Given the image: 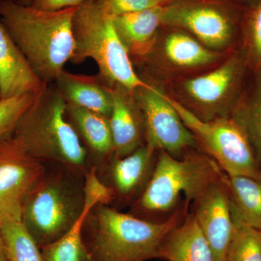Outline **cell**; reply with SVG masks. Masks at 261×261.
Masks as SVG:
<instances>
[{
  "mask_svg": "<svg viewBox=\"0 0 261 261\" xmlns=\"http://www.w3.org/2000/svg\"><path fill=\"white\" fill-rule=\"evenodd\" d=\"M157 156V151L146 144L125 157L113 156L111 173L115 194L126 200L142 194L153 173Z\"/></svg>",
  "mask_w": 261,
  "mask_h": 261,
  "instance_id": "obj_18",
  "label": "cell"
},
{
  "mask_svg": "<svg viewBox=\"0 0 261 261\" xmlns=\"http://www.w3.org/2000/svg\"><path fill=\"white\" fill-rule=\"evenodd\" d=\"M112 18L140 10L165 6L167 0H94Z\"/></svg>",
  "mask_w": 261,
  "mask_h": 261,
  "instance_id": "obj_28",
  "label": "cell"
},
{
  "mask_svg": "<svg viewBox=\"0 0 261 261\" xmlns=\"http://www.w3.org/2000/svg\"><path fill=\"white\" fill-rule=\"evenodd\" d=\"M166 28L168 30L163 44L159 48L152 47L148 53H158L170 66L177 69H195L216 63L221 58L219 51L206 47L189 33L181 29Z\"/></svg>",
  "mask_w": 261,
  "mask_h": 261,
  "instance_id": "obj_19",
  "label": "cell"
},
{
  "mask_svg": "<svg viewBox=\"0 0 261 261\" xmlns=\"http://www.w3.org/2000/svg\"><path fill=\"white\" fill-rule=\"evenodd\" d=\"M65 166L48 173L23 206V222L39 247L64 236L83 211L84 179Z\"/></svg>",
  "mask_w": 261,
  "mask_h": 261,
  "instance_id": "obj_6",
  "label": "cell"
},
{
  "mask_svg": "<svg viewBox=\"0 0 261 261\" xmlns=\"http://www.w3.org/2000/svg\"><path fill=\"white\" fill-rule=\"evenodd\" d=\"M10 261H43L40 247L29 232L23 221L0 223Z\"/></svg>",
  "mask_w": 261,
  "mask_h": 261,
  "instance_id": "obj_24",
  "label": "cell"
},
{
  "mask_svg": "<svg viewBox=\"0 0 261 261\" xmlns=\"http://www.w3.org/2000/svg\"><path fill=\"white\" fill-rule=\"evenodd\" d=\"M192 214L210 245L215 261H226L234 221L223 171L192 202Z\"/></svg>",
  "mask_w": 261,
  "mask_h": 261,
  "instance_id": "obj_12",
  "label": "cell"
},
{
  "mask_svg": "<svg viewBox=\"0 0 261 261\" xmlns=\"http://www.w3.org/2000/svg\"><path fill=\"white\" fill-rule=\"evenodd\" d=\"M167 1L168 2V3H170L171 2L173 1V0H167Z\"/></svg>",
  "mask_w": 261,
  "mask_h": 261,
  "instance_id": "obj_33",
  "label": "cell"
},
{
  "mask_svg": "<svg viewBox=\"0 0 261 261\" xmlns=\"http://www.w3.org/2000/svg\"><path fill=\"white\" fill-rule=\"evenodd\" d=\"M53 84L68 104L110 118L113 107L112 89L97 74H75L63 70Z\"/></svg>",
  "mask_w": 261,
  "mask_h": 261,
  "instance_id": "obj_16",
  "label": "cell"
},
{
  "mask_svg": "<svg viewBox=\"0 0 261 261\" xmlns=\"http://www.w3.org/2000/svg\"><path fill=\"white\" fill-rule=\"evenodd\" d=\"M231 201L233 221L261 231V182L246 176H231L223 172Z\"/></svg>",
  "mask_w": 261,
  "mask_h": 261,
  "instance_id": "obj_22",
  "label": "cell"
},
{
  "mask_svg": "<svg viewBox=\"0 0 261 261\" xmlns=\"http://www.w3.org/2000/svg\"><path fill=\"white\" fill-rule=\"evenodd\" d=\"M169 99L202 152L214 160L225 174L246 176L261 182V167L251 144L232 118L202 121L179 101Z\"/></svg>",
  "mask_w": 261,
  "mask_h": 261,
  "instance_id": "obj_8",
  "label": "cell"
},
{
  "mask_svg": "<svg viewBox=\"0 0 261 261\" xmlns=\"http://www.w3.org/2000/svg\"><path fill=\"white\" fill-rule=\"evenodd\" d=\"M163 8L153 7L113 18L117 34L130 57L145 56L153 47L162 27Z\"/></svg>",
  "mask_w": 261,
  "mask_h": 261,
  "instance_id": "obj_17",
  "label": "cell"
},
{
  "mask_svg": "<svg viewBox=\"0 0 261 261\" xmlns=\"http://www.w3.org/2000/svg\"><path fill=\"white\" fill-rule=\"evenodd\" d=\"M160 258L167 261H215L205 235L192 214L168 233L161 247Z\"/></svg>",
  "mask_w": 261,
  "mask_h": 261,
  "instance_id": "obj_20",
  "label": "cell"
},
{
  "mask_svg": "<svg viewBox=\"0 0 261 261\" xmlns=\"http://www.w3.org/2000/svg\"><path fill=\"white\" fill-rule=\"evenodd\" d=\"M253 77L231 115L250 141L261 167V68L252 70Z\"/></svg>",
  "mask_w": 261,
  "mask_h": 261,
  "instance_id": "obj_23",
  "label": "cell"
},
{
  "mask_svg": "<svg viewBox=\"0 0 261 261\" xmlns=\"http://www.w3.org/2000/svg\"><path fill=\"white\" fill-rule=\"evenodd\" d=\"M190 202L185 200L168 219L152 221L118 212L99 204L89 216L93 233L88 251L93 261H147L160 258L168 233L186 218Z\"/></svg>",
  "mask_w": 261,
  "mask_h": 261,
  "instance_id": "obj_3",
  "label": "cell"
},
{
  "mask_svg": "<svg viewBox=\"0 0 261 261\" xmlns=\"http://www.w3.org/2000/svg\"><path fill=\"white\" fill-rule=\"evenodd\" d=\"M240 47L246 56L250 69L261 68V3L245 12Z\"/></svg>",
  "mask_w": 261,
  "mask_h": 261,
  "instance_id": "obj_26",
  "label": "cell"
},
{
  "mask_svg": "<svg viewBox=\"0 0 261 261\" xmlns=\"http://www.w3.org/2000/svg\"><path fill=\"white\" fill-rule=\"evenodd\" d=\"M237 1L243 5L247 9L254 8L261 3V0H237Z\"/></svg>",
  "mask_w": 261,
  "mask_h": 261,
  "instance_id": "obj_31",
  "label": "cell"
},
{
  "mask_svg": "<svg viewBox=\"0 0 261 261\" xmlns=\"http://www.w3.org/2000/svg\"><path fill=\"white\" fill-rule=\"evenodd\" d=\"M67 116L90 150L99 159L113 157L114 142L109 118L67 103Z\"/></svg>",
  "mask_w": 261,
  "mask_h": 261,
  "instance_id": "obj_21",
  "label": "cell"
},
{
  "mask_svg": "<svg viewBox=\"0 0 261 261\" xmlns=\"http://www.w3.org/2000/svg\"><path fill=\"white\" fill-rule=\"evenodd\" d=\"M76 9L44 11L14 0H0L2 21L46 85L54 83L73 56Z\"/></svg>",
  "mask_w": 261,
  "mask_h": 261,
  "instance_id": "obj_1",
  "label": "cell"
},
{
  "mask_svg": "<svg viewBox=\"0 0 261 261\" xmlns=\"http://www.w3.org/2000/svg\"><path fill=\"white\" fill-rule=\"evenodd\" d=\"M14 1H17V2H18V0H14Z\"/></svg>",
  "mask_w": 261,
  "mask_h": 261,
  "instance_id": "obj_34",
  "label": "cell"
},
{
  "mask_svg": "<svg viewBox=\"0 0 261 261\" xmlns=\"http://www.w3.org/2000/svg\"><path fill=\"white\" fill-rule=\"evenodd\" d=\"M46 86L36 74L0 18V99L38 94Z\"/></svg>",
  "mask_w": 261,
  "mask_h": 261,
  "instance_id": "obj_15",
  "label": "cell"
},
{
  "mask_svg": "<svg viewBox=\"0 0 261 261\" xmlns=\"http://www.w3.org/2000/svg\"><path fill=\"white\" fill-rule=\"evenodd\" d=\"M247 8L237 0H173L163 8L162 27L181 29L211 50L241 39Z\"/></svg>",
  "mask_w": 261,
  "mask_h": 261,
  "instance_id": "obj_7",
  "label": "cell"
},
{
  "mask_svg": "<svg viewBox=\"0 0 261 261\" xmlns=\"http://www.w3.org/2000/svg\"><path fill=\"white\" fill-rule=\"evenodd\" d=\"M221 172L219 165L202 151H191L181 159L159 151L153 173L135 210L148 216H171L181 197L193 202Z\"/></svg>",
  "mask_w": 261,
  "mask_h": 261,
  "instance_id": "obj_5",
  "label": "cell"
},
{
  "mask_svg": "<svg viewBox=\"0 0 261 261\" xmlns=\"http://www.w3.org/2000/svg\"><path fill=\"white\" fill-rule=\"evenodd\" d=\"M114 199L112 189L94 173L84 180V206L80 218L64 236L42 248L43 261H93L82 238V230L89 213L99 204L108 205Z\"/></svg>",
  "mask_w": 261,
  "mask_h": 261,
  "instance_id": "obj_13",
  "label": "cell"
},
{
  "mask_svg": "<svg viewBox=\"0 0 261 261\" xmlns=\"http://www.w3.org/2000/svg\"><path fill=\"white\" fill-rule=\"evenodd\" d=\"M250 70L240 46L214 70L182 82L181 91L187 104L183 106L202 121L231 116Z\"/></svg>",
  "mask_w": 261,
  "mask_h": 261,
  "instance_id": "obj_9",
  "label": "cell"
},
{
  "mask_svg": "<svg viewBox=\"0 0 261 261\" xmlns=\"http://www.w3.org/2000/svg\"><path fill=\"white\" fill-rule=\"evenodd\" d=\"M87 0H32L30 6L44 11H58L78 8Z\"/></svg>",
  "mask_w": 261,
  "mask_h": 261,
  "instance_id": "obj_29",
  "label": "cell"
},
{
  "mask_svg": "<svg viewBox=\"0 0 261 261\" xmlns=\"http://www.w3.org/2000/svg\"><path fill=\"white\" fill-rule=\"evenodd\" d=\"M37 94L27 93L0 99V140L13 133L19 120L32 106Z\"/></svg>",
  "mask_w": 261,
  "mask_h": 261,
  "instance_id": "obj_27",
  "label": "cell"
},
{
  "mask_svg": "<svg viewBox=\"0 0 261 261\" xmlns=\"http://www.w3.org/2000/svg\"><path fill=\"white\" fill-rule=\"evenodd\" d=\"M66 110L59 91L54 84H49L37 94L13 135L35 159L82 174L87 171V150Z\"/></svg>",
  "mask_w": 261,
  "mask_h": 261,
  "instance_id": "obj_2",
  "label": "cell"
},
{
  "mask_svg": "<svg viewBox=\"0 0 261 261\" xmlns=\"http://www.w3.org/2000/svg\"><path fill=\"white\" fill-rule=\"evenodd\" d=\"M234 221L226 261H261V231Z\"/></svg>",
  "mask_w": 261,
  "mask_h": 261,
  "instance_id": "obj_25",
  "label": "cell"
},
{
  "mask_svg": "<svg viewBox=\"0 0 261 261\" xmlns=\"http://www.w3.org/2000/svg\"><path fill=\"white\" fill-rule=\"evenodd\" d=\"M111 89L113 107L109 120L114 142V157L123 158L145 145V121L133 91L121 86Z\"/></svg>",
  "mask_w": 261,
  "mask_h": 261,
  "instance_id": "obj_14",
  "label": "cell"
},
{
  "mask_svg": "<svg viewBox=\"0 0 261 261\" xmlns=\"http://www.w3.org/2000/svg\"><path fill=\"white\" fill-rule=\"evenodd\" d=\"M0 261H10L8 259V253H7L6 246H5L1 226H0Z\"/></svg>",
  "mask_w": 261,
  "mask_h": 261,
  "instance_id": "obj_30",
  "label": "cell"
},
{
  "mask_svg": "<svg viewBox=\"0 0 261 261\" xmlns=\"http://www.w3.org/2000/svg\"><path fill=\"white\" fill-rule=\"evenodd\" d=\"M145 126V144L181 159L197 147L195 137L182 121L169 97L150 83L133 91Z\"/></svg>",
  "mask_w": 261,
  "mask_h": 261,
  "instance_id": "obj_11",
  "label": "cell"
},
{
  "mask_svg": "<svg viewBox=\"0 0 261 261\" xmlns=\"http://www.w3.org/2000/svg\"><path fill=\"white\" fill-rule=\"evenodd\" d=\"M32 0H18V2L20 4L23 5H27V6H30L32 4Z\"/></svg>",
  "mask_w": 261,
  "mask_h": 261,
  "instance_id": "obj_32",
  "label": "cell"
},
{
  "mask_svg": "<svg viewBox=\"0 0 261 261\" xmlns=\"http://www.w3.org/2000/svg\"><path fill=\"white\" fill-rule=\"evenodd\" d=\"M44 164L27 152L13 134L0 140V223L23 221L24 203L44 177Z\"/></svg>",
  "mask_w": 261,
  "mask_h": 261,
  "instance_id": "obj_10",
  "label": "cell"
},
{
  "mask_svg": "<svg viewBox=\"0 0 261 261\" xmlns=\"http://www.w3.org/2000/svg\"><path fill=\"white\" fill-rule=\"evenodd\" d=\"M74 50L70 62L82 64L89 58L99 68V78L110 87L121 86L128 91L145 87L134 67L132 57L118 37L113 18L94 0L77 8L73 18Z\"/></svg>",
  "mask_w": 261,
  "mask_h": 261,
  "instance_id": "obj_4",
  "label": "cell"
}]
</instances>
